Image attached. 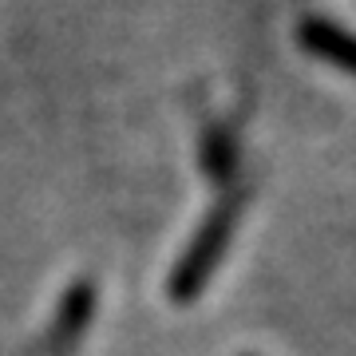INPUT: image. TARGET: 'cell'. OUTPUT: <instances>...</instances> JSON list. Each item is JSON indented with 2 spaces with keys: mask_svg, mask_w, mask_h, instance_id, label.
Instances as JSON below:
<instances>
[{
  "mask_svg": "<svg viewBox=\"0 0 356 356\" xmlns=\"http://www.w3.org/2000/svg\"><path fill=\"white\" fill-rule=\"evenodd\" d=\"M238 218H242V194H234V198H226V202H218L214 214L202 222L198 238L191 242V250L178 257L175 273H170V297H175L178 305H186V301H194V297L202 293V285L210 281L214 266L229 250V238H234Z\"/></svg>",
  "mask_w": 356,
  "mask_h": 356,
  "instance_id": "cell-1",
  "label": "cell"
},
{
  "mask_svg": "<svg viewBox=\"0 0 356 356\" xmlns=\"http://www.w3.org/2000/svg\"><path fill=\"white\" fill-rule=\"evenodd\" d=\"M297 36H301L305 51H313V56H321V60H329L332 67H341V72H353L356 76V36L348 32V28L313 16V20L301 24Z\"/></svg>",
  "mask_w": 356,
  "mask_h": 356,
  "instance_id": "cell-3",
  "label": "cell"
},
{
  "mask_svg": "<svg viewBox=\"0 0 356 356\" xmlns=\"http://www.w3.org/2000/svg\"><path fill=\"white\" fill-rule=\"evenodd\" d=\"M202 163L210 170V178H229V166H234V151H229V139L210 131L206 135V147H202Z\"/></svg>",
  "mask_w": 356,
  "mask_h": 356,
  "instance_id": "cell-4",
  "label": "cell"
},
{
  "mask_svg": "<svg viewBox=\"0 0 356 356\" xmlns=\"http://www.w3.org/2000/svg\"><path fill=\"white\" fill-rule=\"evenodd\" d=\"M91 309H95V285H91V281H76V285L64 293V305H60V313H56V321H51L44 353L48 356H67L72 353L76 341L83 337V329H88Z\"/></svg>",
  "mask_w": 356,
  "mask_h": 356,
  "instance_id": "cell-2",
  "label": "cell"
}]
</instances>
